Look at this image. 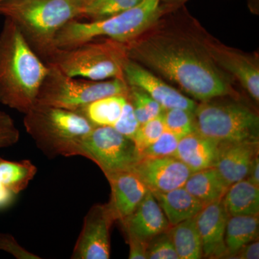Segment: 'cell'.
I'll return each mask as SVG.
<instances>
[{"label":"cell","instance_id":"8d00e7d4","mask_svg":"<svg viewBox=\"0 0 259 259\" xmlns=\"http://www.w3.org/2000/svg\"><path fill=\"white\" fill-rule=\"evenodd\" d=\"M16 194L7 189L0 182V209L8 208L14 202Z\"/></svg>","mask_w":259,"mask_h":259},{"label":"cell","instance_id":"74e56055","mask_svg":"<svg viewBox=\"0 0 259 259\" xmlns=\"http://www.w3.org/2000/svg\"><path fill=\"white\" fill-rule=\"evenodd\" d=\"M245 180L250 183L259 187V158L258 156H255L252 161L251 164L248 170V175L245 177Z\"/></svg>","mask_w":259,"mask_h":259},{"label":"cell","instance_id":"e575fe53","mask_svg":"<svg viewBox=\"0 0 259 259\" xmlns=\"http://www.w3.org/2000/svg\"><path fill=\"white\" fill-rule=\"evenodd\" d=\"M130 247V259H146L148 243L132 236H127Z\"/></svg>","mask_w":259,"mask_h":259},{"label":"cell","instance_id":"f546056e","mask_svg":"<svg viewBox=\"0 0 259 259\" xmlns=\"http://www.w3.org/2000/svg\"><path fill=\"white\" fill-rule=\"evenodd\" d=\"M180 140L175 135L165 131L154 143L141 153L140 159L173 156Z\"/></svg>","mask_w":259,"mask_h":259},{"label":"cell","instance_id":"2e32d148","mask_svg":"<svg viewBox=\"0 0 259 259\" xmlns=\"http://www.w3.org/2000/svg\"><path fill=\"white\" fill-rule=\"evenodd\" d=\"M125 236L149 243L154 237L168 231V220L151 191L131 215L120 221Z\"/></svg>","mask_w":259,"mask_h":259},{"label":"cell","instance_id":"d6a6232c","mask_svg":"<svg viewBox=\"0 0 259 259\" xmlns=\"http://www.w3.org/2000/svg\"><path fill=\"white\" fill-rule=\"evenodd\" d=\"M20 140V131L11 116L0 110V148L14 146Z\"/></svg>","mask_w":259,"mask_h":259},{"label":"cell","instance_id":"d6986e66","mask_svg":"<svg viewBox=\"0 0 259 259\" xmlns=\"http://www.w3.org/2000/svg\"><path fill=\"white\" fill-rule=\"evenodd\" d=\"M152 193L164 212L170 226L195 217L204 206L184 187L168 192Z\"/></svg>","mask_w":259,"mask_h":259},{"label":"cell","instance_id":"5bb4252c","mask_svg":"<svg viewBox=\"0 0 259 259\" xmlns=\"http://www.w3.org/2000/svg\"><path fill=\"white\" fill-rule=\"evenodd\" d=\"M228 217L223 199L205 204L196 215L204 256L210 258L228 257L225 233Z\"/></svg>","mask_w":259,"mask_h":259},{"label":"cell","instance_id":"4fadbf2b","mask_svg":"<svg viewBox=\"0 0 259 259\" xmlns=\"http://www.w3.org/2000/svg\"><path fill=\"white\" fill-rule=\"evenodd\" d=\"M131 170L152 192H166L184 187L192 173L174 156L141 158Z\"/></svg>","mask_w":259,"mask_h":259},{"label":"cell","instance_id":"6da1fadb","mask_svg":"<svg viewBox=\"0 0 259 259\" xmlns=\"http://www.w3.org/2000/svg\"><path fill=\"white\" fill-rule=\"evenodd\" d=\"M172 8L125 44L129 59L199 101L238 96L233 78L214 64L187 27L185 8L184 25H173Z\"/></svg>","mask_w":259,"mask_h":259},{"label":"cell","instance_id":"d4e9b609","mask_svg":"<svg viewBox=\"0 0 259 259\" xmlns=\"http://www.w3.org/2000/svg\"><path fill=\"white\" fill-rule=\"evenodd\" d=\"M37 173V167L30 160L10 161L0 158V182L15 194L25 190Z\"/></svg>","mask_w":259,"mask_h":259},{"label":"cell","instance_id":"5b68a950","mask_svg":"<svg viewBox=\"0 0 259 259\" xmlns=\"http://www.w3.org/2000/svg\"><path fill=\"white\" fill-rule=\"evenodd\" d=\"M128 59L125 44L102 38L71 49H56L46 64L71 77L104 81L125 79L124 65Z\"/></svg>","mask_w":259,"mask_h":259},{"label":"cell","instance_id":"8992f818","mask_svg":"<svg viewBox=\"0 0 259 259\" xmlns=\"http://www.w3.org/2000/svg\"><path fill=\"white\" fill-rule=\"evenodd\" d=\"M24 115L27 132L49 158L71 156L75 145L94 127L77 112L58 107L35 105Z\"/></svg>","mask_w":259,"mask_h":259},{"label":"cell","instance_id":"7402d4cb","mask_svg":"<svg viewBox=\"0 0 259 259\" xmlns=\"http://www.w3.org/2000/svg\"><path fill=\"white\" fill-rule=\"evenodd\" d=\"M258 230V215L229 216L225 233L228 258H233L242 247L256 241Z\"/></svg>","mask_w":259,"mask_h":259},{"label":"cell","instance_id":"30bf717a","mask_svg":"<svg viewBox=\"0 0 259 259\" xmlns=\"http://www.w3.org/2000/svg\"><path fill=\"white\" fill-rule=\"evenodd\" d=\"M185 23L220 69L238 81L255 102L259 101V64L255 55L228 47L218 41L186 10Z\"/></svg>","mask_w":259,"mask_h":259},{"label":"cell","instance_id":"60d3db41","mask_svg":"<svg viewBox=\"0 0 259 259\" xmlns=\"http://www.w3.org/2000/svg\"><path fill=\"white\" fill-rule=\"evenodd\" d=\"M5 1V0H0V3H3V2Z\"/></svg>","mask_w":259,"mask_h":259},{"label":"cell","instance_id":"1f68e13d","mask_svg":"<svg viewBox=\"0 0 259 259\" xmlns=\"http://www.w3.org/2000/svg\"><path fill=\"white\" fill-rule=\"evenodd\" d=\"M139 125L140 123L135 114L134 107L127 97V100L122 107L120 117L113 127L117 132L133 141Z\"/></svg>","mask_w":259,"mask_h":259},{"label":"cell","instance_id":"836d02e7","mask_svg":"<svg viewBox=\"0 0 259 259\" xmlns=\"http://www.w3.org/2000/svg\"><path fill=\"white\" fill-rule=\"evenodd\" d=\"M0 250L8 252L18 259H40L19 244L15 238L8 233H0Z\"/></svg>","mask_w":259,"mask_h":259},{"label":"cell","instance_id":"ac0fdd59","mask_svg":"<svg viewBox=\"0 0 259 259\" xmlns=\"http://www.w3.org/2000/svg\"><path fill=\"white\" fill-rule=\"evenodd\" d=\"M221 142L194 132L180 139L174 157L193 172L215 166Z\"/></svg>","mask_w":259,"mask_h":259},{"label":"cell","instance_id":"52a82bcc","mask_svg":"<svg viewBox=\"0 0 259 259\" xmlns=\"http://www.w3.org/2000/svg\"><path fill=\"white\" fill-rule=\"evenodd\" d=\"M195 131L221 143L258 141V114L237 100L221 97L197 104Z\"/></svg>","mask_w":259,"mask_h":259},{"label":"cell","instance_id":"44dd1931","mask_svg":"<svg viewBox=\"0 0 259 259\" xmlns=\"http://www.w3.org/2000/svg\"><path fill=\"white\" fill-rule=\"evenodd\" d=\"M229 216L258 215L259 187L244 180L230 186L223 198Z\"/></svg>","mask_w":259,"mask_h":259},{"label":"cell","instance_id":"9a60e30c","mask_svg":"<svg viewBox=\"0 0 259 259\" xmlns=\"http://www.w3.org/2000/svg\"><path fill=\"white\" fill-rule=\"evenodd\" d=\"M111 188L107 204L115 221H121L136 210L148 192V187L131 169L106 177Z\"/></svg>","mask_w":259,"mask_h":259},{"label":"cell","instance_id":"9c48e42d","mask_svg":"<svg viewBox=\"0 0 259 259\" xmlns=\"http://www.w3.org/2000/svg\"><path fill=\"white\" fill-rule=\"evenodd\" d=\"M81 156L95 162L105 177L129 170L140 160L134 141L111 126H99L76 144L71 156Z\"/></svg>","mask_w":259,"mask_h":259},{"label":"cell","instance_id":"ffe728a7","mask_svg":"<svg viewBox=\"0 0 259 259\" xmlns=\"http://www.w3.org/2000/svg\"><path fill=\"white\" fill-rule=\"evenodd\" d=\"M215 167L191 174L184 187L204 205L223 198L230 187Z\"/></svg>","mask_w":259,"mask_h":259},{"label":"cell","instance_id":"83f0119b","mask_svg":"<svg viewBox=\"0 0 259 259\" xmlns=\"http://www.w3.org/2000/svg\"><path fill=\"white\" fill-rule=\"evenodd\" d=\"M128 87V99L140 125L161 115L164 109L156 100L141 89L131 85Z\"/></svg>","mask_w":259,"mask_h":259},{"label":"cell","instance_id":"4dcf8cb0","mask_svg":"<svg viewBox=\"0 0 259 259\" xmlns=\"http://www.w3.org/2000/svg\"><path fill=\"white\" fill-rule=\"evenodd\" d=\"M146 256L148 259H180L168 230L149 241Z\"/></svg>","mask_w":259,"mask_h":259},{"label":"cell","instance_id":"3957f363","mask_svg":"<svg viewBox=\"0 0 259 259\" xmlns=\"http://www.w3.org/2000/svg\"><path fill=\"white\" fill-rule=\"evenodd\" d=\"M81 8L74 0H5L0 15L18 27L34 52L46 63L55 51L58 32L79 19Z\"/></svg>","mask_w":259,"mask_h":259},{"label":"cell","instance_id":"277c9868","mask_svg":"<svg viewBox=\"0 0 259 259\" xmlns=\"http://www.w3.org/2000/svg\"><path fill=\"white\" fill-rule=\"evenodd\" d=\"M173 7L175 6L165 4L161 0H143L134 8L110 18L88 22L74 19L58 32L55 47L71 49L99 38L127 44L147 30Z\"/></svg>","mask_w":259,"mask_h":259},{"label":"cell","instance_id":"ab89813d","mask_svg":"<svg viewBox=\"0 0 259 259\" xmlns=\"http://www.w3.org/2000/svg\"><path fill=\"white\" fill-rule=\"evenodd\" d=\"M74 1L76 2V4L79 5V8H81V10H82L84 7H86L87 5L91 3L93 0H74Z\"/></svg>","mask_w":259,"mask_h":259},{"label":"cell","instance_id":"7a4b0ae2","mask_svg":"<svg viewBox=\"0 0 259 259\" xmlns=\"http://www.w3.org/2000/svg\"><path fill=\"white\" fill-rule=\"evenodd\" d=\"M49 66L5 18L0 32V103L25 114L35 105Z\"/></svg>","mask_w":259,"mask_h":259},{"label":"cell","instance_id":"e0dca14e","mask_svg":"<svg viewBox=\"0 0 259 259\" xmlns=\"http://www.w3.org/2000/svg\"><path fill=\"white\" fill-rule=\"evenodd\" d=\"M258 155V141L221 143L215 168L230 185L244 180Z\"/></svg>","mask_w":259,"mask_h":259},{"label":"cell","instance_id":"f1b7e54d","mask_svg":"<svg viewBox=\"0 0 259 259\" xmlns=\"http://www.w3.org/2000/svg\"><path fill=\"white\" fill-rule=\"evenodd\" d=\"M165 131L161 114L141 124L133 139L139 156L145 149L154 143Z\"/></svg>","mask_w":259,"mask_h":259},{"label":"cell","instance_id":"484cf974","mask_svg":"<svg viewBox=\"0 0 259 259\" xmlns=\"http://www.w3.org/2000/svg\"><path fill=\"white\" fill-rule=\"evenodd\" d=\"M143 0H93L83 8L79 18L98 20L110 18L134 8Z\"/></svg>","mask_w":259,"mask_h":259},{"label":"cell","instance_id":"f35d334b","mask_svg":"<svg viewBox=\"0 0 259 259\" xmlns=\"http://www.w3.org/2000/svg\"><path fill=\"white\" fill-rule=\"evenodd\" d=\"M161 1L165 4L180 6V5H185L189 0H161Z\"/></svg>","mask_w":259,"mask_h":259},{"label":"cell","instance_id":"8fae6325","mask_svg":"<svg viewBox=\"0 0 259 259\" xmlns=\"http://www.w3.org/2000/svg\"><path fill=\"white\" fill-rule=\"evenodd\" d=\"M114 222L115 220L107 204L93 205L83 219L82 228L71 258H110V231Z\"/></svg>","mask_w":259,"mask_h":259},{"label":"cell","instance_id":"7c38bea8","mask_svg":"<svg viewBox=\"0 0 259 259\" xmlns=\"http://www.w3.org/2000/svg\"><path fill=\"white\" fill-rule=\"evenodd\" d=\"M123 74L127 84L144 90L163 109L182 108L194 112L197 106L190 97L130 59L124 65Z\"/></svg>","mask_w":259,"mask_h":259},{"label":"cell","instance_id":"ba28073f","mask_svg":"<svg viewBox=\"0 0 259 259\" xmlns=\"http://www.w3.org/2000/svg\"><path fill=\"white\" fill-rule=\"evenodd\" d=\"M40 85L35 105L77 112L90 102L115 95H128L129 87L123 79L104 81L76 79L53 65Z\"/></svg>","mask_w":259,"mask_h":259},{"label":"cell","instance_id":"d590c367","mask_svg":"<svg viewBox=\"0 0 259 259\" xmlns=\"http://www.w3.org/2000/svg\"><path fill=\"white\" fill-rule=\"evenodd\" d=\"M234 258L258 259L259 258V243L258 241L250 242L242 247L233 257Z\"/></svg>","mask_w":259,"mask_h":259},{"label":"cell","instance_id":"603a6c76","mask_svg":"<svg viewBox=\"0 0 259 259\" xmlns=\"http://www.w3.org/2000/svg\"><path fill=\"white\" fill-rule=\"evenodd\" d=\"M128 95H115L103 97L90 102L78 110L94 126L113 127L122 112Z\"/></svg>","mask_w":259,"mask_h":259},{"label":"cell","instance_id":"4316f807","mask_svg":"<svg viewBox=\"0 0 259 259\" xmlns=\"http://www.w3.org/2000/svg\"><path fill=\"white\" fill-rule=\"evenodd\" d=\"M161 116L165 130L179 139L195 131L194 112L182 108L164 109Z\"/></svg>","mask_w":259,"mask_h":259},{"label":"cell","instance_id":"cb8c5ba5","mask_svg":"<svg viewBox=\"0 0 259 259\" xmlns=\"http://www.w3.org/2000/svg\"><path fill=\"white\" fill-rule=\"evenodd\" d=\"M168 232L180 259H199L203 256L196 216L170 227Z\"/></svg>","mask_w":259,"mask_h":259}]
</instances>
